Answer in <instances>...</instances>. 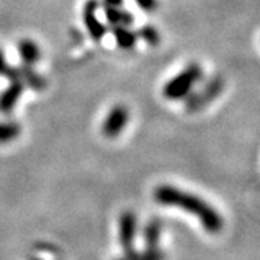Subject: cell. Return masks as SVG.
Wrapping results in <instances>:
<instances>
[{
    "mask_svg": "<svg viewBox=\"0 0 260 260\" xmlns=\"http://www.w3.org/2000/svg\"><path fill=\"white\" fill-rule=\"evenodd\" d=\"M153 200L162 205L178 207L186 213L194 214L203 224L205 232L210 234H218L223 230L224 220L213 205H210L205 200L198 195L186 192L172 185H159L153 192Z\"/></svg>",
    "mask_w": 260,
    "mask_h": 260,
    "instance_id": "cell-1",
    "label": "cell"
},
{
    "mask_svg": "<svg viewBox=\"0 0 260 260\" xmlns=\"http://www.w3.org/2000/svg\"><path fill=\"white\" fill-rule=\"evenodd\" d=\"M203 75H204V73H203L201 65L197 64V62L188 64L181 73H178L175 77H172L164 85V88H162L164 97L167 100H171V102L184 100L192 93L194 87L203 78Z\"/></svg>",
    "mask_w": 260,
    "mask_h": 260,
    "instance_id": "cell-2",
    "label": "cell"
},
{
    "mask_svg": "<svg viewBox=\"0 0 260 260\" xmlns=\"http://www.w3.org/2000/svg\"><path fill=\"white\" fill-rule=\"evenodd\" d=\"M136 229H138L136 215L132 211H124L119 220V240L124 251L123 257L126 260H139L140 257V251L135 247Z\"/></svg>",
    "mask_w": 260,
    "mask_h": 260,
    "instance_id": "cell-3",
    "label": "cell"
},
{
    "mask_svg": "<svg viewBox=\"0 0 260 260\" xmlns=\"http://www.w3.org/2000/svg\"><path fill=\"white\" fill-rule=\"evenodd\" d=\"M224 88V81L220 77H211L204 87L198 93H191L186 97V110L188 112H198L204 106L214 102Z\"/></svg>",
    "mask_w": 260,
    "mask_h": 260,
    "instance_id": "cell-4",
    "label": "cell"
},
{
    "mask_svg": "<svg viewBox=\"0 0 260 260\" xmlns=\"http://www.w3.org/2000/svg\"><path fill=\"white\" fill-rule=\"evenodd\" d=\"M129 110L126 106L117 104L114 106L110 112L107 113L106 119L103 121V135L109 139H114L120 135L123 130L126 129L129 123Z\"/></svg>",
    "mask_w": 260,
    "mask_h": 260,
    "instance_id": "cell-5",
    "label": "cell"
},
{
    "mask_svg": "<svg viewBox=\"0 0 260 260\" xmlns=\"http://www.w3.org/2000/svg\"><path fill=\"white\" fill-rule=\"evenodd\" d=\"M100 0H87L83 9V22L85 29L88 30V35L95 42L102 41L106 35V26L102 23V20L97 16V12L100 8Z\"/></svg>",
    "mask_w": 260,
    "mask_h": 260,
    "instance_id": "cell-6",
    "label": "cell"
},
{
    "mask_svg": "<svg viewBox=\"0 0 260 260\" xmlns=\"http://www.w3.org/2000/svg\"><path fill=\"white\" fill-rule=\"evenodd\" d=\"M23 91H25V84L19 80H12L9 85L0 93V113L9 114L13 112Z\"/></svg>",
    "mask_w": 260,
    "mask_h": 260,
    "instance_id": "cell-7",
    "label": "cell"
},
{
    "mask_svg": "<svg viewBox=\"0 0 260 260\" xmlns=\"http://www.w3.org/2000/svg\"><path fill=\"white\" fill-rule=\"evenodd\" d=\"M18 80L22 81L25 85H28L29 88L41 91L47 87V80L42 74L37 73L32 67L29 65H18Z\"/></svg>",
    "mask_w": 260,
    "mask_h": 260,
    "instance_id": "cell-8",
    "label": "cell"
},
{
    "mask_svg": "<svg viewBox=\"0 0 260 260\" xmlns=\"http://www.w3.org/2000/svg\"><path fill=\"white\" fill-rule=\"evenodd\" d=\"M18 52L22 59V64L29 65V67H34L37 62H39L42 56L41 48L32 39H22L18 44Z\"/></svg>",
    "mask_w": 260,
    "mask_h": 260,
    "instance_id": "cell-9",
    "label": "cell"
},
{
    "mask_svg": "<svg viewBox=\"0 0 260 260\" xmlns=\"http://www.w3.org/2000/svg\"><path fill=\"white\" fill-rule=\"evenodd\" d=\"M104 16L112 26H132L135 23V16L123 8L104 6Z\"/></svg>",
    "mask_w": 260,
    "mask_h": 260,
    "instance_id": "cell-10",
    "label": "cell"
},
{
    "mask_svg": "<svg viewBox=\"0 0 260 260\" xmlns=\"http://www.w3.org/2000/svg\"><path fill=\"white\" fill-rule=\"evenodd\" d=\"M113 38L120 49H133L138 41V34L133 32L130 26H113L112 29Z\"/></svg>",
    "mask_w": 260,
    "mask_h": 260,
    "instance_id": "cell-11",
    "label": "cell"
},
{
    "mask_svg": "<svg viewBox=\"0 0 260 260\" xmlns=\"http://www.w3.org/2000/svg\"><path fill=\"white\" fill-rule=\"evenodd\" d=\"M22 133V126L18 121H0V145L16 140Z\"/></svg>",
    "mask_w": 260,
    "mask_h": 260,
    "instance_id": "cell-12",
    "label": "cell"
},
{
    "mask_svg": "<svg viewBox=\"0 0 260 260\" xmlns=\"http://www.w3.org/2000/svg\"><path fill=\"white\" fill-rule=\"evenodd\" d=\"M160 233H162V221L159 218L150 220L143 232V237L146 246H159V239H160Z\"/></svg>",
    "mask_w": 260,
    "mask_h": 260,
    "instance_id": "cell-13",
    "label": "cell"
},
{
    "mask_svg": "<svg viewBox=\"0 0 260 260\" xmlns=\"http://www.w3.org/2000/svg\"><path fill=\"white\" fill-rule=\"evenodd\" d=\"M138 34V38L143 39L148 45L150 47H156L159 42H160V35H159L158 29L152 25H145L136 32Z\"/></svg>",
    "mask_w": 260,
    "mask_h": 260,
    "instance_id": "cell-14",
    "label": "cell"
},
{
    "mask_svg": "<svg viewBox=\"0 0 260 260\" xmlns=\"http://www.w3.org/2000/svg\"><path fill=\"white\" fill-rule=\"evenodd\" d=\"M16 74H18V67L16 65H10L6 61L3 51L0 49V75L9 78L10 81H12V80H16Z\"/></svg>",
    "mask_w": 260,
    "mask_h": 260,
    "instance_id": "cell-15",
    "label": "cell"
},
{
    "mask_svg": "<svg viewBox=\"0 0 260 260\" xmlns=\"http://www.w3.org/2000/svg\"><path fill=\"white\" fill-rule=\"evenodd\" d=\"M165 253L159 246H146V249L140 251L139 260H164Z\"/></svg>",
    "mask_w": 260,
    "mask_h": 260,
    "instance_id": "cell-16",
    "label": "cell"
},
{
    "mask_svg": "<svg viewBox=\"0 0 260 260\" xmlns=\"http://www.w3.org/2000/svg\"><path fill=\"white\" fill-rule=\"evenodd\" d=\"M135 2L140 9L143 12H148V13L158 9V0H135Z\"/></svg>",
    "mask_w": 260,
    "mask_h": 260,
    "instance_id": "cell-17",
    "label": "cell"
},
{
    "mask_svg": "<svg viewBox=\"0 0 260 260\" xmlns=\"http://www.w3.org/2000/svg\"><path fill=\"white\" fill-rule=\"evenodd\" d=\"M100 3H103V6H107V8H121L124 0H102Z\"/></svg>",
    "mask_w": 260,
    "mask_h": 260,
    "instance_id": "cell-18",
    "label": "cell"
},
{
    "mask_svg": "<svg viewBox=\"0 0 260 260\" xmlns=\"http://www.w3.org/2000/svg\"><path fill=\"white\" fill-rule=\"evenodd\" d=\"M116 260H126L124 257H119V259H116Z\"/></svg>",
    "mask_w": 260,
    "mask_h": 260,
    "instance_id": "cell-19",
    "label": "cell"
}]
</instances>
